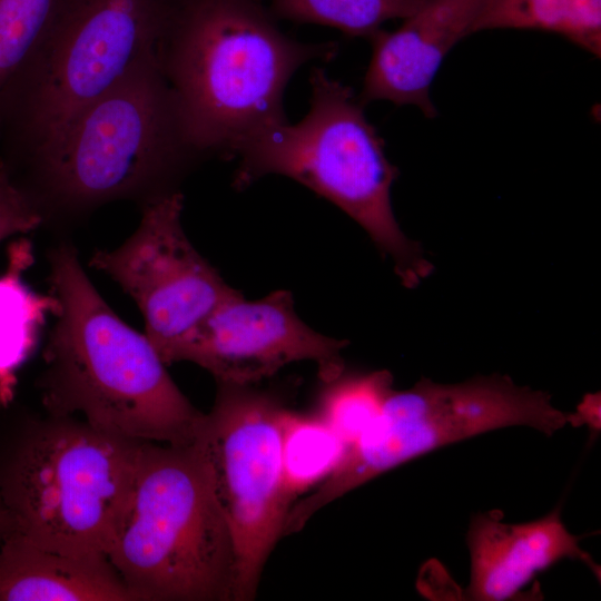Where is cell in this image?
I'll return each mask as SVG.
<instances>
[{
  "label": "cell",
  "mask_w": 601,
  "mask_h": 601,
  "mask_svg": "<svg viewBox=\"0 0 601 601\" xmlns=\"http://www.w3.org/2000/svg\"><path fill=\"white\" fill-rule=\"evenodd\" d=\"M183 206L176 190L145 203L137 229L119 247L90 259L137 304L144 334L166 365L186 361L198 328L235 292L189 242Z\"/></svg>",
  "instance_id": "cell-10"
},
{
  "label": "cell",
  "mask_w": 601,
  "mask_h": 601,
  "mask_svg": "<svg viewBox=\"0 0 601 601\" xmlns=\"http://www.w3.org/2000/svg\"><path fill=\"white\" fill-rule=\"evenodd\" d=\"M307 114L274 126L245 144L234 184L243 188L275 174L296 180L353 218L394 263L407 287L427 277L432 264L395 218L391 188L398 171L384 141L349 87L323 69L311 75Z\"/></svg>",
  "instance_id": "cell-6"
},
{
  "label": "cell",
  "mask_w": 601,
  "mask_h": 601,
  "mask_svg": "<svg viewBox=\"0 0 601 601\" xmlns=\"http://www.w3.org/2000/svg\"><path fill=\"white\" fill-rule=\"evenodd\" d=\"M570 423L551 395L516 385L506 375L441 384L422 378L392 391L378 417L353 444L335 471L292 506L304 526L322 508L376 476L440 447L493 430L526 426L551 436Z\"/></svg>",
  "instance_id": "cell-8"
},
{
  "label": "cell",
  "mask_w": 601,
  "mask_h": 601,
  "mask_svg": "<svg viewBox=\"0 0 601 601\" xmlns=\"http://www.w3.org/2000/svg\"><path fill=\"white\" fill-rule=\"evenodd\" d=\"M494 29L560 35L601 57V0H482L472 33Z\"/></svg>",
  "instance_id": "cell-16"
},
{
  "label": "cell",
  "mask_w": 601,
  "mask_h": 601,
  "mask_svg": "<svg viewBox=\"0 0 601 601\" xmlns=\"http://www.w3.org/2000/svg\"><path fill=\"white\" fill-rule=\"evenodd\" d=\"M195 155L158 53L145 57L55 136L4 167L46 221L118 199L144 204Z\"/></svg>",
  "instance_id": "cell-3"
},
{
  "label": "cell",
  "mask_w": 601,
  "mask_h": 601,
  "mask_svg": "<svg viewBox=\"0 0 601 601\" xmlns=\"http://www.w3.org/2000/svg\"><path fill=\"white\" fill-rule=\"evenodd\" d=\"M217 384L194 445L234 538L236 601H249L292 506L283 474L285 410L252 385Z\"/></svg>",
  "instance_id": "cell-9"
},
{
  "label": "cell",
  "mask_w": 601,
  "mask_h": 601,
  "mask_svg": "<svg viewBox=\"0 0 601 601\" xmlns=\"http://www.w3.org/2000/svg\"><path fill=\"white\" fill-rule=\"evenodd\" d=\"M43 223L41 213L0 164V243Z\"/></svg>",
  "instance_id": "cell-21"
},
{
  "label": "cell",
  "mask_w": 601,
  "mask_h": 601,
  "mask_svg": "<svg viewBox=\"0 0 601 601\" xmlns=\"http://www.w3.org/2000/svg\"><path fill=\"white\" fill-rule=\"evenodd\" d=\"M581 539L566 529L560 508L525 523H505L499 510L475 515L466 535L471 563L469 599H516L538 572L562 559H579L597 574L599 568L580 546Z\"/></svg>",
  "instance_id": "cell-13"
},
{
  "label": "cell",
  "mask_w": 601,
  "mask_h": 601,
  "mask_svg": "<svg viewBox=\"0 0 601 601\" xmlns=\"http://www.w3.org/2000/svg\"><path fill=\"white\" fill-rule=\"evenodd\" d=\"M598 403L595 400H590V398L584 401V403L580 406L577 413L570 414V423L572 425H582V424L588 423L592 425L594 428H599L600 423H597V420L600 421Z\"/></svg>",
  "instance_id": "cell-22"
},
{
  "label": "cell",
  "mask_w": 601,
  "mask_h": 601,
  "mask_svg": "<svg viewBox=\"0 0 601 601\" xmlns=\"http://www.w3.org/2000/svg\"><path fill=\"white\" fill-rule=\"evenodd\" d=\"M424 0H270L273 12L296 22L336 28L370 38L392 19L412 14Z\"/></svg>",
  "instance_id": "cell-19"
},
{
  "label": "cell",
  "mask_w": 601,
  "mask_h": 601,
  "mask_svg": "<svg viewBox=\"0 0 601 601\" xmlns=\"http://www.w3.org/2000/svg\"><path fill=\"white\" fill-rule=\"evenodd\" d=\"M107 558L136 601H236L234 538L194 443L141 444Z\"/></svg>",
  "instance_id": "cell-5"
},
{
  "label": "cell",
  "mask_w": 601,
  "mask_h": 601,
  "mask_svg": "<svg viewBox=\"0 0 601 601\" xmlns=\"http://www.w3.org/2000/svg\"><path fill=\"white\" fill-rule=\"evenodd\" d=\"M345 346L307 326L289 292L249 300L235 290L198 328L186 362L208 371L217 383L252 385L288 364L312 361L327 383L344 372Z\"/></svg>",
  "instance_id": "cell-11"
},
{
  "label": "cell",
  "mask_w": 601,
  "mask_h": 601,
  "mask_svg": "<svg viewBox=\"0 0 601 601\" xmlns=\"http://www.w3.org/2000/svg\"><path fill=\"white\" fill-rule=\"evenodd\" d=\"M12 533V524L0 499V542Z\"/></svg>",
  "instance_id": "cell-23"
},
{
  "label": "cell",
  "mask_w": 601,
  "mask_h": 601,
  "mask_svg": "<svg viewBox=\"0 0 601 601\" xmlns=\"http://www.w3.org/2000/svg\"><path fill=\"white\" fill-rule=\"evenodd\" d=\"M63 0H0V110L20 70L43 39Z\"/></svg>",
  "instance_id": "cell-20"
},
{
  "label": "cell",
  "mask_w": 601,
  "mask_h": 601,
  "mask_svg": "<svg viewBox=\"0 0 601 601\" xmlns=\"http://www.w3.org/2000/svg\"><path fill=\"white\" fill-rule=\"evenodd\" d=\"M336 50L287 37L258 0H180L158 56L193 151L236 155L287 121L295 71Z\"/></svg>",
  "instance_id": "cell-2"
},
{
  "label": "cell",
  "mask_w": 601,
  "mask_h": 601,
  "mask_svg": "<svg viewBox=\"0 0 601 601\" xmlns=\"http://www.w3.org/2000/svg\"><path fill=\"white\" fill-rule=\"evenodd\" d=\"M347 444L322 418L284 411L282 456L284 489L292 502L324 481L342 463Z\"/></svg>",
  "instance_id": "cell-17"
},
{
  "label": "cell",
  "mask_w": 601,
  "mask_h": 601,
  "mask_svg": "<svg viewBox=\"0 0 601 601\" xmlns=\"http://www.w3.org/2000/svg\"><path fill=\"white\" fill-rule=\"evenodd\" d=\"M49 265L59 306L37 383L42 408L138 442L193 444L205 413L183 394L147 336L109 307L72 245L52 248Z\"/></svg>",
  "instance_id": "cell-1"
},
{
  "label": "cell",
  "mask_w": 601,
  "mask_h": 601,
  "mask_svg": "<svg viewBox=\"0 0 601 601\" xmlns=\"http://www.w3.org/2000/svg\"><path fill=\"white\" fill-rule=\"evenodd\" d=\"M482 0H424L395 30H377L368 39L372 56L358 97L364 106L388 100L413 105L436 117L432 82L450 50L472 35Z\"/></svg>",
  "instance_id": "cell-12"
},
{
  "label": "cell",
  "mask_w": 601,
  "mask_h": 601,
  "mask_svg": "<svg viewBox=\"0 0 601 601\" xmlns=\"http://www.w3.org/2000/svg\"><path fill=\"white\" fill-rule=\"evenodd\" d=\"M317 416L347 444H355L381 414L385 400L393 391L388 371L344 372L325 383Z\"/></svg>",
  "instance_id": "cell-18"
},
{
  "label": "cell",
  "mask_w": 601,
  "mask_h": 601,
  "mask_svg": "<svg viewBox=\"0 0 601 601\" xmlns=\"http://www.w3.org/2000/svg\"><path fill=\"white\" fill-rule=\"evenodd\" d=\"M0 601H136L104 555L40 546L11 533L0 542Z\"/></svg>",
  "instance_id": "cell-14"
},
{
  "label": "cell",
  "mask_w": 601,
  "mask_h": 601,
  "mask_svg": "<svg viewBox=\"0 0 601 601\" xmlns=\"http://www.w3.org/2000/svg\"><path fill=\"white\" fill-rule=\"evenodd\" d=\"M142 443L77 416L0 403V499L12 533L107 556Z\"/></svg>",
  "instance_id": "cell-4"
},
{
  "label": "cell",
  "mask_w": 601,
  "mask_h": 601,
  "mask_svg": "<svg viewBox=\"0 0 601 601\" xmlns=\"http://www.w3.org/2000/svg\"><path fill=\"white\" fill-rule=\"evenodd\" d=\"M180 0H63L0 110L9 167L55 136L145 57L158 53Z\"/></svg>",
  "instance_id": "cell-7"
},
{
  "label": "cell",
  "mask_w": 601,
  "mask_h": 601,
  "mask_svg": "<svg viewBox=\"0 0 601 601\" xmlns=\"http://www.w3.org/2000/svg\"><path fill=\"white\" fill-rule=\"evenodd\" d=\"M33 264L32 244L24 237L12 242L7 267L0 274V403L13 400L16 372L37 346L49 315L58 311L53 294L32 290L24 273Z\"/></svg>",
  "instance_id": "cell-15"
}]
</instances>
